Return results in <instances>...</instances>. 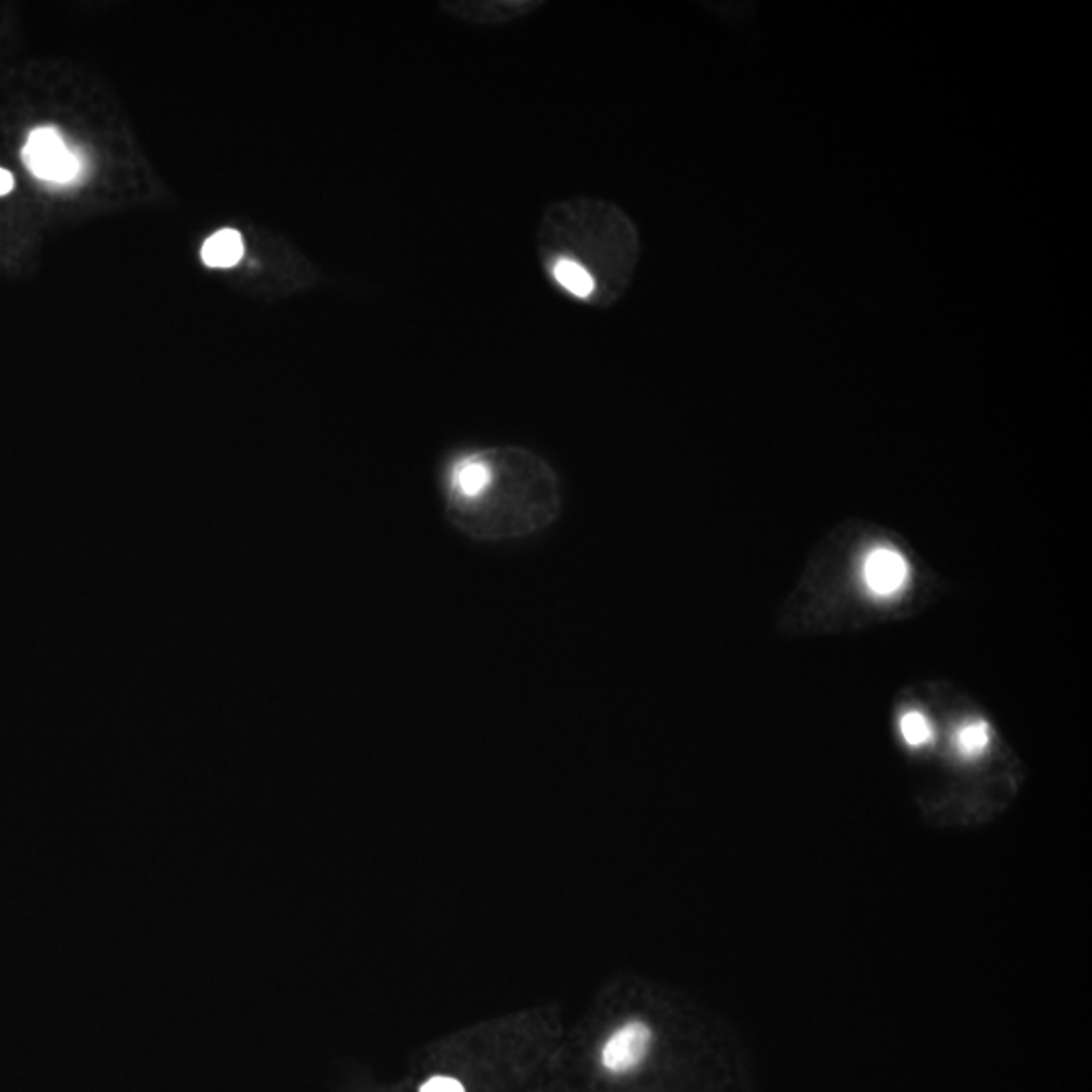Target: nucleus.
<instances>
[{"label": "nucleus", "instance_id": "nucleus-1", "mask_svg": "<svg viewBox=\"0 0 1092 1092\" xmlns=\"http://www.w3.org/2000/svg\"><path fill=\"white\" fill-rule=\"evenodd\" d=\"M449 524L468 541L504 545L535 539L562 514V482L539 451L500 443L464 451L445 466Z\"/></svg>", "mask_w": 1092, "mask_h": 1092}, {"label": "nucleus", "instance_id": "nucleus-7", "mask_svg": "<svg viewBox=\"0 0 1092 1092\" xmlns=\"http://www.w3.org/2000/svg\"><path fill=\"white\" fill-rule=\"evenodd\" d=\"M201 257L209 267H221V269L233 267L235 263L242 261V235L233 229H223L211 235L201 249Z\"/></svg>", "mask_w": 1092, "mask_h": 1092}, {"label": "nucleus", "instance_id": "nucleus-8", "mask_svg": "<svg viewBox=\"0 0 1092 1092\" xmlns=\"http://www.w3.org/2000/svg\"><path fill=\"white\" fill-rule=\"evenodd\" d=\"M955 742L963 757H979L989 744V725L983 721H975L959 728Z\"/></svg>", "mask_w": 1092, "mask_h": 1092}, {"label": "nucleus", "instance_id": "nucleus-9", "mask_svg": "<svg viewBox=\"0 0 1092 1092\" xmlns=\"http://www.w3.org/2000/svg\"><path fill=\"white\" fill-rule=\"evenodd\" d=\"M901 732H903V738L909 742L910 747L929 744L931 738H933V727H931L929 719L922 713H918V711H910L901 719Z\"/></svg>", "mask_w": 1092, "mask_h": 1092}, {"label": "nucleus", "instance_id": "nucleus-11", "mask_svg": "<svg viewBox=\"0 0 1092 1092\" xmlns=\"http://www.w3.org/2000/svg\"><path fill=\"white\" fill-rule=\"evenodd\" d=\"M12 186H14L12 175H10L8 171L0 169V196H2V194H8V192L12 190Z\"/></svg>", "mask_w": 1092, "mask_h": 1092}, {"label": "nucleus", "instance_id": "nucleus-5", "mask_svg": "<svg viewBox=\"0 0 1092 1092\" xmlns=\"http://www.w3.org/2000/svg\"><path fill=\"white\" fill-rule=\"evenodd\" d=\"M650 1044L652 1030L644 1022H629L609 1035L602 1052V1062L613 1075L631 1072L646 1060Z\"/></svg>", "mask_w": 1092, "mask_h": 1092}, {"label": "nucleus", "instance_id": "nucleus-2", "mask_svg": "<svg viewBox=\"0 0 1092 1092\" xmlns=\"http://www.w3.org/2000/svg\"><path fill=\"white\" fill-rule=\"evenodd\" d=\"M535 243L550 286L595 310L625 298L642 259L635 221L617 203L593 194L552 201L541 213Z\"/></svg>", "mask_w": 1092, "mask_h": 1092}, {"label": "nucleus", "instance_id": "nucleus-4", "mask_svg": "<svg viewBox=\"0 0 1092 1092\" xmlns=\"http://www.w3.org/2000/svg\"><path fill=\"white\" fill-rule=\"evenodd\" d=\"M545 6V0H443L439 12L474 29H502L520 23Z\"/></svg>", "mask_w": 1092, "mask_h": 1092}, {"label": "nucleus", "instance_id": "nucleus-10", "mask_svg": "<svg viewBox=\"0 0 1092 1092\" xmlns=\"http://www.w3.org/2000/svg\"><path fill=\"white\" fill-rule=\"evenodd\" d=\"M420 1092H466L464 1085L449 1077H433L425 1083Z\"/></svg>", "mask_w": 1092, "mask_h": 1092}, {"label": "nucleus", "instance_id": "nucleus-3", "mask_svg": "<svg viewBox=\"0 0 1092 1092\" xmlns=\"http://www.w3.org/2000/svg\"><path fill=\"white\" fill-rule=\"evenodd\" d=\"M23 160L37 179L51 184H73L85 175L83 154L71 148L53 125L31 132Z\"/></svg>", "mask_w": 1092, "mask_h": 1092}, {"label": "nucleus", "instance_id": "nucleus-6", "mask_svg": "<svg viewBox=\"0 0 1092 1092\" xmlns=\"http://www.w3.org/2000/svg\"><path fill=\"white\" fill-rule=\"evenodd\" d=\"M862 577L870 593L878 597H890L907 585L909 562L899 550L888 546H876L864 558Z\"/></svg>", "mask_w": 1092, "mask_h": 1092}]
</instances>
